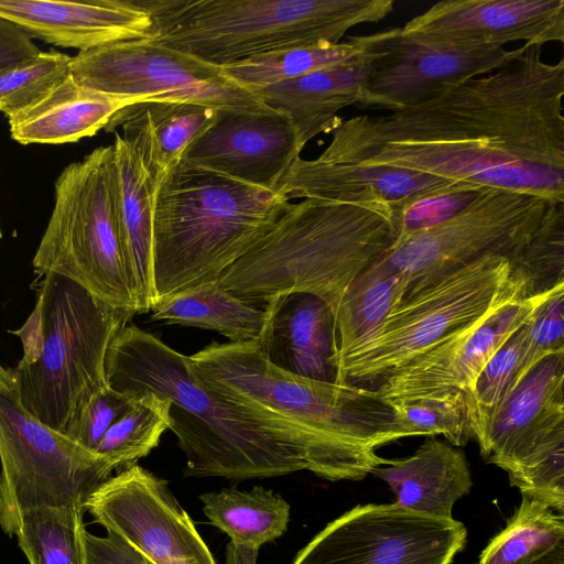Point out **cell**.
I'll return each instance as SVG.
<instances>
[{"instance_id": "2e32d148", "label": "cell", "mask_w": 564, "mask_h": 564, "mask_svg": "<svg viewBox=\"0 0 564 564\" xmlns=\"http://www.w3.org/2000/svg\"><path fill=\"white\" fill-rule=\"evenodd\" d=\"M550 292L523 299L514 291L460 333L390 373L373 389L376 394L384 400L449 389L468 392L490 357Z\"/></svg>"}, {"instance_id": "1f68e13d", "label": "cell", "mask_w": 564, "mask_h": 564, "mask_svg": "<svg viewBox=\"0 0 564 564\" xmlns=\"http://www.w3.org/2000/svg\"><path fill=\"white\" fill-rule=\"evenodd\" d=\"M85 509L42 506L22 512L15 536L30 564H87Z\"/></svg>"}, {"instance_id": "d4e9b609", "label": "cell", "mask_w": 564, "mask_h": 564, "mask_svg": "<svg viewBox=\"0 0 564 564\" xmlns=\"http://www.w3.org/2000/svg\"><path fill=\"white\" fill-rule=\"evenodd\" d=\"M116 208L138 313L155 306L152 249L155 184L133 149L115 132Z\"/></svg>"}, {"instance_id": "8fae6325", "label": "cell", "mask_w": 564, "mask_h": 564, "mask_svg": "<svg viewBox=\"0 0 564 564\" xmlns=\"http://www.w3.org/2000/svg\"><path fill=\"white\" fill-rule=\"evenodd\" d=\"M550 203L488 189L452 218L391 248L381 260L400 278L405 299L485 257L512 262L538 230Z\"/></svg>"}, {"instance_id": "7c38bea8", "label": "cell", "mask_w": 564, "mask_h": 564, "mask_svg": "<svg viewBox=\"0 0 564 564\" xmlns=\"http://www.w3.org/2000/svg\"><path fill=\"white\" fill-rule=\"evenodd\" d=\"M72 77L83 87L131 102L198 104L216 109L267 111L252 91L220 66L154 39L112 43L72 56Z\"/></svg>"}, {"instance_id": "60d3db41", "label": "cell", "mask_w": 564, "mask_h": 564, "mask_svg": "<svg viewBox=\"0 0 564 564\" xmlns=\"http://www.w3.org/2000/svg\"><path fill=\"white\" fill-rule=\"evenodd\" d=\"M564 284L553 289L529 319L520 380L547 356L564 352Z\"/></svg>"}, {"instance_id": "9c48e42d", "label": "cell", "mask_w": 564, "mask_h": 564, "mask_svg": "<svg viewBox=\"0 0 564 564\" xmlns=\"http://www.w3.org/2000/svg\"><path fill=\"white\" fill-rule=\"evenodd\" d=\"M509 274L508 259L488 256L403 299L366 345L337 361L336 382L380 383L521 291Z\"/></svg>"}, {"instance_id": "8992f818", "label": "cell", "mask_w": 564, "mask_h": 564, "mask_svg": "<svg viewBox=\"0 0 564 564\" xmlns=\"http://www.w3.org/2000/svg\"><path fill=\"white\" fill-rule=\"evenodd\" d=\"M133 315L69 279L45 274L35 308L17 332L23 357L11 373L21 406L70 437L91 400L108 387L109 346Z\"/></svg>"}, {"instance_id": "3957f363", "label": "cell", "mask_w": 564, "mask_h": 564, "mask_svg": "<svg viewBox=\"0 0 564 564\" xmlns=\"http://www.w3.org/2000/svg\"><path fill=\"white\" fill-rule=\"evenodd\" d=\"M188 359L208 388L300 427L343 479L371 474L387 460L376 448L403 438L391 408L373 389L283 371L265 359L257 339L212 343Z\"/></svg>"}, {"instance_id": "74e56055", "label": "cell", "mask_w": 564, "mask_h": 564, "mask_svg": "<svg viewBox=\"0 0 564 564\" xmlns=\"http://www.w3.org/2000/svg\"><path fill=\"white\" fill-rule=\"evenodd\" d=\"M70 63L50 50L0 69V111L9 120L37 105L69 76Z\"/></svg>"}, {"instance_id": "52a82bcc", "label": "cell", "mask_w": 564, "mask_h": 564, "mask_svg": "<svg viewBox=\"0 0 564 564\" xmlns=\"http://www.w3.org/2000/svg\"><path fill=\"white\" fill-rule=\"evenodd\" d=\"M154 40L217 66L276 51L335 45L389 15L393 0H141Z\"/></svg>"}, {"instance_id": "484cf974", "label": "cell", "mask_w": 564, "mask_h": 564, "mask_svg": "<svg viewBox=\"0 0 564 564\" xmlns=\"http://www.w3.org/2000/svg\"><path fill=\"white\" fill-rule=\"evenodd\" d=\"M368 72L367 58L319 69L260 88L253 94L269 108L286 113L302 149L316 135L330 133L344 120L341 109L357 105Z\"/></svg>"}, {"instance_id": "4fadbf2b", "label": "cell", "mask_w": 564, "mask_h": 564, "mask_svg": "<svg viewBox=\"0 0 564 564\" xmlns=\"http://www.w3.org/2000/svg\"><path fill=\"white\" fill-rule=\"evenodd\" d=\"M368 72L357 105L390 112L429 101L521 54L513 50L454 45L393 28L362 35Z\"/></svg>"}, {"instance_id": "bcb514c9", "label": "cell", "mask_w": 564, "mask_h": 564, "mask_svg": "<svg viewBox=\"0 0 564 564\" xmlns=\"http://www.w3.org/2000/svg\"><path fill=\"white\" fill-rule=\"evenodd\" d=\"M533 564H564V543L553 549Z\"/></svg>"}, {"instance_id": "7dc6e473", "label": "cell", "mask_w": 564, "mask_h": 564, "mask_svg": "<svg viewBox=\"0 0 564 564\" xmlns=\"http://www.w3.org/2000/svg\"><path fill=\"white\" fill-rule=\"evenodd\" d=\"M0 388L15 390V383L11 369H6L0 365Z\"/></svg>"}, {"instance_id": "e0dca14e", "label": "cell", "mask_w": 564, "mask_h": 564, "mask_svg": "<svg viewBox=\"0 0 564 564\" xmlns=\"http://www.w3.org/2000/svg\"><path fill=\"white\" fill-rule=\"evenodd\" d=\"M302 150L290 117L282 111L219 109L182 160L275 192Z\"/></svg>"}, {"instance_id": "44dd1931", "label": "cell", "mask_w": 564, "mask_h": 564, "mask_svg": "<svg viewBox=\"0 0 564 564\" xmlns=\"http://www.w3.org/2000/svg\"><path fill=\"white\" fill-rule=\"evenodd\" d=\"M564 352L547 356L517 383L479 444L482 457L507 473L564 425Z\"/></svg>"}, {"instance_id": "d6a6232c", "label": "cell", "mask_w": 564, "mask_h": 564, "mask_svg": "<svg viewBox=\"0 0 564 564\" xmlns=\"http://www.w3.org/2000/svg\"><path fill=\"white\" fill-rule=\"evenodd\" d=\"M563 543V513L522 496L519 508L481 552L478 564H533Z\"/></svg>"}, {"instance_id": "7a4b0ae2", "label": "cell", "mask_w": 564, "mask_h": 564, "mask_svg": "<svg viewBox=\"0 0 564 564\" xmlns=\"http://www.w3.org/2000/svg\"><path fill=\"white\" fill-rule=\"evenodd\" d=\"M106 379L119 392L132 397L152 392L169 400V430L185 454L187 477L245 480L310 470L343 480L300 427L208 388L188 356L135 325H126L113 337Z\"/></svg>"}, {"instance_id": "b9f144b4", "label": "cell", "mask_w": 564, "mask_h": 564, "mask_svg": "<svg viewBox=\"0 0 564 564\" xmlns=\"http://www.w3.org/2000/svg\"><path fill=\"white\" fill-rule=\"evenodd\" d=\"M134 397L108 386L91 400L69 438L95 452L105 433L130 409Z\"/></svg>"}, {"instance_id": "d6986e66", "label": "cell", "mask_w": 564, "mask_h": 564, "mask_svg": "<svg viewBox=\"0 0 564 564\" xmlns=\"http://www.w3.org/2000/svg\"><path fill=\"white\" fill-rule=\"evenodd\" d=\"M458 183L395 166L327 163L300 156L275 192L289 202L301 198L372 207L389 213L393 219L414 200Z\"/></svg>"}, {"instance_id": "f1b7e54d", "label": "cell", "mask_w": 564, "mask_h": 564, "mask_svg": "<svg viewBox=\"0 0 564 564\" xmlns=\"http://www.w3.org/2000/svg\"><path fill=\"white\" fill-rule=\"evenodd\" d=\"M402 299L400 278L381 259L359 275L335 312L336 365L366 345Z\"/></svg>"}, {"instance_id": "30bf717a", "label": "cell", "mask_w": 564, "mask_h": 564, "mask_svg": "<svg viewBox=\"0 0 564 564\" xmlns=\"http://www.w3.org/2000/svg\"><path fill=\"white\" fill-rule=\"evenodd\" d=\"M0 527L15 534L23 511L73 506L85 509L115 466L30 415L15 390L0 388Z\"/></svg>"}, {"instance_id": "ac0fdd59", "label": "cell", "mask_w": 564, "mask_h": 564, "mask_svg": "<svg viewBox=\"0 0 564 564\" xmlns=\"http://www.w3.org/2000/svg\"><path fill=\"white\" fill-rule=\"evenodd\" d=\"M409 34L471 47L564 41V0H444L411 19Z\"/></svg>"}, {"instance_id": "d590c367", "label": "cell", "mask_w": 564, "mask_h": 564, "mask_svg": "<svg viewBox=\"0 0 564 564\" xmlns=\"http://www.w3.org/2000/svg\"><path fill=\"white\" fill-rule=\"evenodd\" d=\"M509 276L524 299L564 284V203L549 204L538 230L510 262Z\"/></svg>"}, {"instance_id": "c3c4849f", "label": "cell", "mask_w": 564, "mask_h": 564, "mask_svg": "<svg viewBox=\"0 0 564 564\" xmlns=\"http://www.w3.org/2000/svg\"><path fill=\"white\" fill-rule=\"evenodd\" d=\"M1 238H2V232H1V229H0V240H1Z\"/></svg>"}, {"instance_id": "603a6c76", "label": "cell", "mask_w": 564, "mask_h": 564, "mask_svg": "<svg viewBox=\"0 0 564 564\" xmlns=\"http://www.w3.org/2000/svg\"><path fill=\"white\" fill-rule=\"evenodd\" d=\"M218 110L198 104L139 101L117 111L105 130H122L121 138L138 154L156 187L186 149L214 123Z\"/></svg>"}, {"instance_id": "836d02e7", "label": "cell", "mask_w": 564, "mask_h": 564, "mask_svg": "<svg viewBox=\"0 0 564 564\" xmlns=\"http://www.w3.org/2000/svg\"><path fill=\"white\" fill-rule=\"evenodd\" d=\"M383 401L391 408L403 437L441 434L454 446H464L474 437L467 395L462 390Z\"/></svg>"}, {"instance_id": "83f0119b", "label": "cell", "mask_w": 564, "mask_h": 564, "mask_svg": "<svg viewBox=\"0 0 564 564\" xmlns=\"http://www.w3.org/2000/svg\"><path fill=\"white\" fill-rule=\"evenodd\" d=\"M151 311L152 321L214 330L231 343L258 339L265 322L263 307L228 292L217 280L167 296Z\"/></svg>"}, {"instance_id": "4316f807", "label": "cell", "mask_w": 564, "mask_h": 564, "mask_svg": "<svg viewBox=\"0 0 564 564\" xmlns=\"http://www.w3.org/2000/svg\"><path fill=\"white\" fill-rule=\"evenodd\" d=\"M133 102L79 85L69 74L48 96L9 119L21 144H63L96 134L113 115Z\"/></svg>"}, {"instance_id": "f35d334b", "label": "cell", "mask_w": 564, "mask_h": 564, "mask_svg": "<svg viewBox=\"0 0 564 564\" xmlns=\"http://www.w3.org/2000/svg\"><path fill=\"white\" fill-rule=\"evenodd\" d=\"M510 485L523 497L564 511V425L545 437L518 466L508 471Z\"/></svg>"}, {"instance_id": "7bdbcfd3", "label": "cell", "mask_w": 564, "mask_h": 564, "mask_svg": "<svg viewBox=\"0 0 564 564\" xmlns=\"http://www.w3.org/2000/svg\"><path fill=\"white\" fill-rule=\"evenodd\" d=\"M85 546L87 564H150L137 550L110 532L106 536H97L86 530Z\"/></svg>"}, {"instance_id": "f6af8a7d", "label": "cell", "mask_w": 564, "mask_h": 564, "mask_svg": "<svg viewBox=\"0 0 564 564\" xmlns=\"http://www.w3.org/2000/svg\"><path fill=\"white\" fill-rule=\"evenodd\" d=\"M259 549L239 546L228 543L225 554V564H257Z\"/></svg>"}, {"instance_id": "4dcf8cb0", "label": "cell", "mask_w": 564, "mask_h": 564, "mask_svg": "<svg viewBox=\"0 0 564 564\" xmlns=\"http://www.w3.org/2000/svg\"><path fill=\"white\" fill-rule=\"evenodd\" d=\"M367 58L362 36L335 45H312L276 51L223 66L239 86L254 91L271 85Z\"/></svg>"}, {"instance_id": "7402d4cb", "label": "cell", "mask_w": 564, "mask_h": 564, "mask_svg": "<svg viewBox=\"0 0 564 564\" xmlns=\"http://www.w3.org/2000/svg\"><path fill=\"white\" fill-rule=\"evenodd\" d=\"M265 322L258 346L265 359L289 373L323 382H336L335 321L321 297L290 292L263 306Z\"/></svg>"}, {"instance_id": "5b68a950", "label": "cell", "mask_w": 564, "mask_h": 564, "mask_svg": "<svg viewBox=\"0 0 564 564\" xmlns=\"http://www.w3.org/2000/svg\"><path fill=\"white\" fill-rule=\"evenodd\" d=\"M289 205L276 192L181 160L155 188V305L218 280L274 226Z\"/></svg>"}, {"instance_id": "e575fe53", "label": "cell", "mask_w": 564, "mask_h": 564, "mask_svg": "<svg viewBox=\"0 0 564 564\" xmlns=\"http://www.w3.org/2000/svg\"><path fill=\"white\" fill-rule=\"evenodd\" d=\"M170 424L169 400L152 392L140 393L105 433L95 452L116 469L131 466L158 446Z\"/></svg>"}, {"instance_id": "ab89813d", "label": "cell", "mask_w": 564, "mask_h": 564, "mask_svg": "<svg viewBox=\"0 0 564 564\" xmlns=\"http://www.w3.org/2000/svg\"><path fill=\"white\" fill-rule=\"evenodd\" d=\"M488 189L492 188L458 183L451 188L425 195L406 205L392 219L395 240L391 248L420 231L452 218Z\"/></svg>"}, {"instance_id": "9a60e30c", "label": "cell", "mask_w": 564, "mask_h": 564, "mask_svg": "<svg viewBox=\"0 0 564 564\" xmlns=\"http://www.w3.org/2000/svg\"><path fill=\"white\" fill-rule=\"evenodd\" d=\"M85 511L150 564H217L167 481L137 464L100 485Z\"/></svg>"}, {"instance_id": "ee69618b", "label": "cell", "mask_w": 564, "mask_h": 564, "mask_svg": "<svg viewBox=\"0 0 564 564\" xmlns=\"http://www.w3.org/2000/svg\"><path fill=\"white\" fill-rule=\"evenodd\" d=\"M39 47L14 24L0 19V69L32 57Z\"/></svg>"}, {"instance_id": "8d00e7d4", "label": "cell", "mask_w": 564, "mask_h": 564, "mask_svg": "<svg viewBox=\"0 0 564 564\" xmlns=\"http://www.w3.org/2000/svg\"><path fill=\"white\" fill-rule=\"evenodd\" d=\"M529 319L490 357L471 389L466 392L471 429L478 443L482 441L496 412L520 381L528 346Z\"/></svg>"}, {"instance_id": "f546056e", "label": "cell", "mask_w": 564, "mask_h": 564, "mask_svg": "<svg viewBox=\"0 0 564 564\" xmlns=\"http://www.w3.org/2000/svg\"><path fill=\"white\" fill-rule=\"evenodd\" d=\"M199 500L209 521L239 546L260 549L288 528L290 505L261 486L251 490L225 488L203 494Z\"/></svg>"}, {"instance_id": "cb8c5ba5", "label": "cell", "mask_w": 564, "mask_h": 564, "mask_svg": "<svg viewBox=\"0 0 564 564\" xmlns=\"http://www.w3.org/2000/svg\"><path fill=\"white\" fill-rule=\"evenodd\" d=\"M371 474L389 485L397 507L446 520L453 519L455 502L473 486L464 453L434 438L409 457L387 459Z\"/></svg>"}, {"instance_id": "5bb4252c", "label": "cell", "mask_w": 564, "mask_h": 564, "mask_svg": "<svg viewBox=\"0 0 564 564\" xmlns=\"http://www.w3.org/2000/svg\"><path fill=\"white\" fill-rule=\"evenodd\" d=\"M467 539L454 519L390 505L356 506L328 523L292 564H451Z\"/></svg>"}, {"instance_id": "ba28073f", "label": "cell", "mask_w": 564, "mask_h": 564, "mask_svg": "<svg viewBox=\"0 0 564 564\" xmlns=\"http://www.w3.org/2000/svg\"><path fill=\"white\" fill-rule=\"evenodd\" d=\"M33 267L69 279L112 307L138 313L117 217L112 144L68 164L57 177Z\"/></svg>"}, {"instance_id": "ffe728a7", "label": "cell", "mask_w": 564, "mask_h": 564, "mask_svg": "<svg viewBox=\"0 0 564 564\" xmlns=\"http://www.w3.org/2000/svg\"><path fill=\"white\" fill-rule=\"evenodd\" d=\"M0 19L31 39L79 52L155 34L141 0H0Z\"/></svg>"}, {"instance_id": "277c9868", "label": "cell", "mask_w": 564, "mask_h": 564, "mask_svg": "<svg viewBox=\"0 0 564 564\" xmlns=\"http://www.w3.org/2000/svg\"><path fill=\"white\" fill-rule=\"evenodd\" d=\"M389 213L317 199L290 203L274 226L218 283L263 307L280 294H314L335 312L349 285L393 246Z\"/></svg>"}, {"instance_id": "6da1fadb", "label": "cell", "mask_w": 564, "mask_h": 564, "mask_svg": "<svg viewBox=\"0 0 564 564\" xmlns=\"http://www.w3.org/2000/svg\"><path fill=\"white\" fill-rule=\"evenodd\" d=\"M564 59L542 46L415 107L359 115L316 160L389 165L564 203Z\"/></svg>"}]
</instances>
